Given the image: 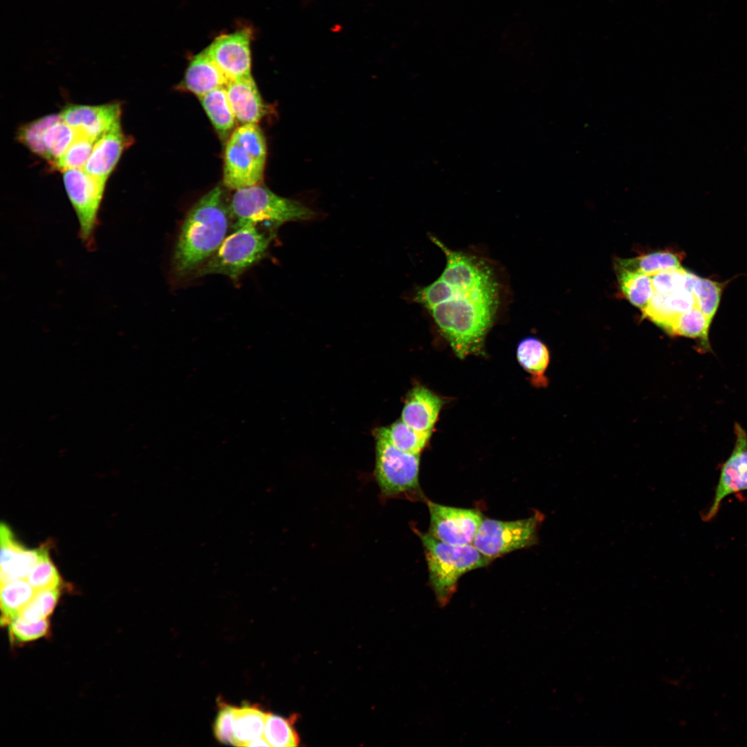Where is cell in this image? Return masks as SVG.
Returning <instances> with one entry per match:
<instances>
[{
    "instance_id": "cell-15",
    "label": "cell",
    "mask_w": 747,
    "mask_h": 747,
    "mask_svg": "<svg viewBox=\"0 0 747 747\" xmlns=\"http://www.w3.org/2000/svg\"><path fill=\"white\" fill-rule=\"evenodd\" d=\"M223 160V181L226 187L237 190L262 181L265 165L231 137L226 143Z\"/></svg>"
},
{
    "instance_id": "cell-27",
    "label": "cell",
    "mask_w": 747,
    "mask_h": 747,
    "mask_svg": "<svg viewBox=\"0 0 747 747\" xmlns=\"http://www.w3.org/2000/svg\"><path fill=\"white\" fill-rule=\"evenodd\" d=\"M390 443L397 449L407 453L420 454L432 433L417 431L400 418L388 427H383Z\"/></svg>"
},
{
    "instance_id": "cell-36",
    "label": "cell",
    "mask_w": 747,
    "mask_h": 747,
    "mask_svg": "<svg viewBox=\"0 0 747 747\" xmlns=\"http://www.w3.org/2000/svg\"><path fill=\"white\" fill-rule=\"evenodd\" d=\"M9 635L12 642L26 643L46 636L50 629L47 619L29 621L19 616L8 624Z\"/></svg>"
},
{
    "instance_id": "cell-22",
    "label": "cell",
    "mask_w": 747,
    "mask_h": 747,
    "mask_svg": "<svg viewBox=\"0 0 747 747\" xmlns=\"http://www.w3.org/2000/svg\"><path fill=\"white\" fill-rule=\"evenodd\" d=\"M36 591L26 579L1 584V623L8 625L17 618Z\"/></svg>"
},
{
    "instance_id": "cell-25",
    "label": "cell",
    "mask_w": 747,
    "mask_h": 747,
    "mask_svg": "<svg viewBox=\"0 0 747 747\" xmlns=\"http://www.w3.org/2000/svg\"><path fill=\"white\" fill-rule=\"evenodd\" d=\"M517 357L520 365L533 376V381L542 385L544 372L549 362L546 345L535 338H527L518 344Z\"/></svg>"
},
{
    "instance_id": "cell-11",
    "label": "cell",
    "mask_w": 747,
    "mask_h": 747,
    "mask_svg": "<svg viewBox=\"0 0 747 747\" xmlns=\"http://www.w3.org/2000/svg\"><path fill=\"white\" fill-rule=\"evenodd\" d=\"M250 33L241 30L216 38L205 49L228 80L251 76Z\"/></svg>"
},
{
    "instance_id": "cell-5",
    "label": "cell",
    "mask_w": 747,
    "mask_h": 747,
    "mask_svg": "<svg viewBox=\"0 0 747 747\" xmlns=\"http://www.w3.org/2000/svg\"><path fill=\"white\" fill-rule=\"evenodd\" d=\"M226 236L214 253L195 272L196 276L219 274L234 282L266 255L273 232L260 229L259 225L248 224L234 228Z\"/></svg>"
},
{
    "instance_id": "cell-34",
    "label": "cell",
    "mask_w": 747,
    "mask_h": 747,
    "mask_svg": "<svg viewBox=\"0 0 747 747\" xmlns=\"http://www.w3.org/2000/svg\"><path fill=\"white\" fill-rule=\"evenodd\" d=\"M59 596V588L37 591L19 616L29 621L47 619L53 612Z\"/></svg>"
},
{
    "instance_id": "cell-38",
    "label": "cell",
    "mask_w": 747,
    "mask_h": 747,
    "mask_svg": "<svg viewBox=\"0 0 747 747\" xmlns=\"http://www.w3.org/2000/svg\"><path fill=\"white\" fill-rule=\"evenodd\" d=\"M234 708L235 706L222 703L216 717L214 735L221 743L234 744Z\"/></svg>"
},
{
    "instance_id": "cell-18",
    "label": "cell",
    "mask_w": 747,
    "mask_h": 747,
    "mask_svg": "<svg viewBox=\"0 0 747 747\" xmlns=\"http://www.w3.org/2000/svg\"><path fill=\"white\" fill-rule=\"evenodd\" d=\"M696 306L694 294L681 288L668 294L654 292L648 304L641 310L646 317L667 331L672 320L679 314Z\"/></svg>"
},
{
    "instance_id": "cell-9",
    "label": "cell",
    "mask_w": 747,
    "mask_h": 747,
    "mask_svg": "<svg viewBox=\"0 0 747 747\" xmlns=\"http://www.w3.org/2000/svg\"><path fill=\"white\" fill-rule=\"evenodd\" d=\"M430 516L429 533L452 545L472 544L482 522L479 512L447 506L427 501Z\"/></svg>"
},
{
    "instance_id": "cell-28",
    "label": "cell",
    "mask_w": 747,
    "mask_h": 747,
    "mask_svg": "<svg viewBox=\"0 0 747 747\" xmlns=\"http://www.w3.org/2000/svg\"><path fill=\"white\" fill-rule=\"evenodd\" d=\"M295 717L286 719L272 713H266L263 737L270 746H297L299 738L293 728Z\"/></svg>"
},
{
    "instance_id": "cell-17",
    "label": "cell",
    "mask_w": 747,
    "mask_h": 747,
    "mask_svg": "<svg viewBox=\"0 0 747 747\" xmlns=\"http://www.w3.org/2000/svg\"><path fill=\"white\" fill-rule=\"evenodd\" d=\"M225 88L237 121L241 124H257L267 113L268 107L252 75L229 80Z\"/></svg>"
},
{
    "instance_id": "cell-1",
    "label": "cell",
    "mask_w": 747,
    "mask_h": 747,
    "mask_svg": "<svg viewBox=\"0 0 747 747\" xmlns=\"http://www.w3.org/2000/svg\"><path fill=\"white\" fill-rule=\"evenodd\" d=\"M441 275L416 292L448 340L455 354L463 359L481 354L484 339L497 306V286L488 267L481 261L447 246Z\"/></svg>"
},
{
    "instance_id": "cell-14",
    "label": "cell",
    "mask_w": 747,
    "mask_h": 747,
    "mask_svg": "<svg viewBox=\"0 0 747 747\" xmlns=\"http://www.w3.org/2000/svg\"><path fill=\"white\" fill-rule=\"evenodd\" d=\"M132 142V138L123 131L120 120L118 121L95 141L84 170L107 182L122 154Z\"/></svg>"
},
{
    "instance_id": "cell-30",
    "label": "cell",
    "mask_w": 747,
    "mask_h": 747,
    "mask_svg": "<svg viewBox=\"0 0 747 747\" xmlns=\"http://www.w3.org/2000/svg\"><path fill=\"white\" fill-rule=\"evenodd\" d=\"M61 118L60 114H49L22 124L17 131V140L33 154L46 158L43 139L46 130Z\"/></svg>"
},
{
    "instance_id": "cell-16",
    "label": "cell",
    "mask_w": 747,
    "mask_h": 747,
    "mask_svg": "<svg viewBox=\"0 0 747 747\" xmlns=\"http://www.w3.org/2000/svg\"><path fill=\"white\" fill-rule=\"evenodd\" d=\"M443 404L442 399L429 389L415 387L406 396L400 419L417 431L432 433Z\"/></svg>"
},
{
    "instance_id": "cell-33",
    "label": "cell",
    "mask_w": 747,
    "mask_h": 747,
    "mask_svg": "<svg viewBox=\"0 0 747 747\" xmlns=\"http://www.w3.org/2000/svg\"><path fill=\"white\" fill-rule=\"evenodd\" d=\"M244 147L257 161L265 165L267 156L264 135L257 124H241L230 136Z\"/></svg>"
},
{
    "instance_id": "cell-26",
    "label": "cell",
    "mask_w": 747,
    "mask_h": 747,
    "mask_svg": "<svg viewBox=\"0 0 747 747\" xmlns=\"http://www.w3.org/2000/svg\"><path fill=\"white\" fill-rule=\"evenodd\" d=\"M620 290L625 297L641 310L648 304L654 290L651 276L616 268Z\"/></svg>"
},
{
    "instance_id": "cell-20",
    "label": "cell",
    "mask_w": 747,
    "mask_h": 747,
    "mask_svg": "<svg viewBox=\"0 0 747 747\" xmlns=\"http://www.w3.org/2000/svg\"><path fill=\"white\" fill-rule=\"evenodd\" d=\"M199 99L220 138L228 139L234 130L237 119L225 86L216 89Z\"/></svg>"
},
{
    "instance_id": "cell-13",
    "label": "cell",
    "mask_w": 747,
    "mask_h": 747,
    "mask_svg": "<svg viewBox=\"0 0 747 747\" xmlns=\"http://www.w3.org/2000/svg\"><path fill=\"white\" fill-rule=\"evenodd\" d=\"M1 584L18 579H26L33 568L48 552L43 545L28 549L17 540L10 527L4 523L0 526Z\"/></svg>"
},
{
    "instance_id": "cell-31",
    "label": "cell",
    "mask_w": 747,
    "mask_h": 747,
    "mask_svg": "<svg viewBox=\"0 0 747 747\" xmlns=\"http://www.w3.org/2000/svg\"><path fill=\"white\" fill-rule=\"evenodd\" d=\"M95 142V140L77 133L66 150L50 167L61 172L82 169L91 156Z\"/></svg>"
},
{
    "instance_id": "cell-23",
    "label": "cell",
    "mask_w": 747,
    "mask_h": 747,
    "mask_svg": "<svg viewBox=\"0 0 747 747\" xmlns=\"http://www.w3.org/2000/svg\"><path fill=\"white\" fill-rule=\"evenodd\" d=\"M681 255L670 250H661L630 259H619L616 268L652 275L660 271L681 267Z\"/></svg>"
},
{
    "instance_id": "cell-6",
    "label": "cell",
    "mask_w": 747,
    "mask_h": 747,
    "mask_svg": "<svg viewBox=\"0 0 747 747\" xmlns=\"http://www.w3.org/2000/svg\"><path fill=\"white\" fill-rule=\"evenodd\" d=\"M376 463L374 476L383 498H418L420 454L403 452L395 448L383 427L374 431Z\"/></svg>"
},
{
    "instance_id": "cell-39",
    "label": "cell",
    "mask_w": 747,
    "mask_h": 747,
    "mask_svg": "<svg viewBox=\"0 0 747 747\" xmlns=\"http://www.w3.org/2000/svg\"><path fill=\"white\" fill-rule=\"evenodd\" d=\"M247 746H270L266 740L263 737H258L251 741Z\"/></svg>"
},
{
    "instance_id": "cell-8",
    "label": "cell",
    "mask_w": 747,
    "mask_h": 747,
    "mask_svg": "<svg viewBox=\"0 0 747 747\" xmlns=\"http://www.w3.org/2000/svg\"><path fill=\"white\" fill-rule=\"evenodd\" d=\"M68 197L79 223V237L89 250L95 248V234L99 225V211L106 183L82 169L63 172Z\"/></svg>"
},
{
    "instance_id": "cell-7",
    "label": "cell",
    "mask_w": 747,
    "mask_h": 747,
    "mask_svg": "<svg viewBox=\"0 0 747 747\" xmlns=\"http://www.w3.org/2000/svg\"><path fill=\"white\" fill-rule=\"evenodd\" d=\"M543 519L544 515L537 511L528 518L515 521L483 519L472 544L492 560L533 546L537 542V530Z\"/></svg>"
},
{
    "instance_id": "cell-21",
    "label": "cell",
    "mask_w": 747,
    "mask_h": 747,
    "mask_svg": "<svg viewBox=\"0 0 747 747\" xmlns=\"http://www.w3.org/2000/svg\"><path fill=\"white\" fill-rule=\"evenodd\" d=\"M266 713L255 705L235 707L233 746H247L251 741L263 737Z\"/></svg>"
},
{
    "instance_id": "cell-2",
    "label": "cell",
    "mask_w": 747,
    "mask_h": 747,
    "mask_svg": "<svg viewBox=\"0 0 747 747\" xmlns=\"http://www.w3.org/2000/svg\"><path fill=\"white\" fill-rule=\"evenodd\" d=\"M231 212L223 190L203 195L186 215L174 248L172 271L176 279L192 275L217 250L226 237Z\"/></svg>"
},
{
    "instance_id": "cell-35",
    "label": "cell",
    "mask_w": 747,
    "mask_h": 747,
    "mask_svg": "<svg viewBox=\"0 0 747 747\" xmlns=\"http://www.w3.org/2000/svg\"><path fill=\"white\" fill-rule=\"evenodd\" d=\"M26 580L36 591L59 588L62 582L49 552L33 568Z\"/></svg>"
},
{
    "instance_id": "cell-24",
    "label": "cell",
    "mask_w": 747,
    "mask_h": 747,
    "mask_svg": "<svg viewBox=\"0 0 747 747\" xmlns=\"http://www.w3.org/2000/svg\"><path fill=\"white\" fill-rule=\"evenodd\" d=\"M712 322L697 307L677 315L666 332L670 334L699 339L703 350L710 349L709 329Z\"/></svg>"
},
{
    "instance_id": "cell-12",
    "label": "cell",
    "mask_w": 747,
    "mask_h": 747,
    "mask_svg": "<svg viewBox=\"0 0 747 747\" xmlns=\"http://www.w3.org/2000/svg\"><path fill=\"white\" fill-rule=\"evenodd\" d=\"M121 112L120 103L114 102L100 105L68 104L59 114L77 134L96 141L120 120Z\"/></svg>"
},
{
    "instance_id": "cell-4",
    "label": "cell",
    "mask_w": 747,
    "mask_h": 747,
    "mask_svg": "<svg viewBox=\"0 0 747 747\" xmlns=\"http://www.w3.org/2000/svg\"><path fill=\"white\" fill-rule=\"evenodd\" d=\"M230 208L235 228L248 224L277 227L288 221L312 219L316 215L301 202L279 196L260 183L235 190Z\"/></svg>"
},
{
    "instance_id": "cell-10",
    "label": "cell",
    "mask_w": 747,
    "mask_h": 747,
    "mask_svg": "<svg viewBox=\"0 0 747 747\" xmlns=\"http://www.w3.org/2000/svg\"><path fill=\"white\" fill-rule=\"evenodd\" d=\"M734 432L733 450L720 466L714 495L707 513L703 515V521H710L717 515L721 502L728 496L747 490V433L738 423L735 424Z\"/></svg>"
},
{
    "instance_id": "cell-3",
    "label": "cell",
    "mask_w": 747,
    "mask_h": 747,
    "mask_svg": "<svg viewBox=\"0 0 747 747\" xmlns=\"http://www.w3.org/2000/svg\"><path fill=\"white\" fill-rule=\"evenodd\" d=\"M425 548L429 580L438 603L446 605L456 591L459 578L465 573L487 566L492 559L473 544L452 545L434 537L429 533L416 530Z\"/></svg>"
},
{
    "instance_id": "cell-29",
    "label": "cell",
    "mask_w": 747,
    "mask_h": 747,
    "mask_svg": "<svg viewBox=\"0 0 747 747\" xmlns=\"http://www.w3.org/2000/svg\"><path fill=\"white\" fill-rule=\"evenodd\" d=\"M77 136L75 131L62 118L51 124L46 130L43 143L46 158L50 165L54 163L66 150Z\"/></svg>"
},
{
    "instance_id": "cell-37",
    "label": "cell",
    "mask_w": 747,
    "mask_h": 747,
    "mask_svg": "<svg viewBox=\"0 0 747 747\" xmlns=\"http://www.w3.org/2000/svg\"><path fill=\"white\" fill-rule=\"evenodd\" d=\"M687 270L681 267L660 271L651 276L654 292L668 294L673 291L685 288Z\"/></svg>"
},
{
    "instance_id": "cell-32",
    "label": "cell",
    "mask_w": 747,
    "mask_h": 747,
    "mask_svg": "<svg viewBox=\"0 0 747 747\" xmlns=\"http://www.w3.org/2000/svg\"><path fill=\"white\" fill-rule=\"evenodd\" d=\"M722 288V284L717 282L698 276L692 288L696 306L710 322L719 305Z\"/></svg>"
},
{
    "instance_id": "cell-19",
    "label": "cell",
    "mask_w": 747,
    "mask_h": 747,
    "mask_svg": "<svg viewBox=\"0 0 747 747\" xmlns=\"http://www.w3.org/2000/svg\"><path fill=\"white\" fill-rule=\"evenodd\" d=\"M229 80L210 57L203 50L190 62L183 81V87L199 98L222 86Z\"/></svg>"
}]
</instances>
